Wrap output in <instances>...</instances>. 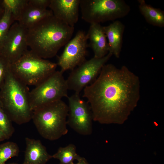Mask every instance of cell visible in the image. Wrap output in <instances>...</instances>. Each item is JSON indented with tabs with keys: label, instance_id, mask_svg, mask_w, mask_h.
<instances>
[{
	"label": "cell",
	"instance_id": "16",
	"mask_svg": "<svg viewBox=\"0 0 164 164\" xmlns=\"http://www.w3.org/2000/svg\"><path fill=\"white\" fill-rule=\"evenodd\" d=\"M53 15L51 10L41 8L28 2L17 22L22 27L28 29L45 18Z\"/></svg>",
	"mask_w": 164,
	"mask_h": 164
},
{
	"label": "cell",
	"instance_id": "27",
	"mask_svg": "<svg viewBox=\"0 0 164 164\" xmlns=\"http://www.w3.org/2000/svg\"><path fill=\"white\" fill-rule=\"evenodd\" d=\"M5 139H7L6 136L5 134L0 130V142Z\"/></svg>",
	"mask_w": 164,
	"mask_h": 164
},
{
	"label": "cell",
	"instance_id": "22",
	"mask_svg": "<svg viewBox=\"0 0 164 164\" xmlns=\"http://www.w3.org/2000/svg\"><path fill=\"white\" fill-rule=\"evenodd\" d=\"M12 122L0 104V130L5 134L7 139L12 136L15 131Z\"/></svg>",
	"mask_w": 164,
	"mask_h": 164
},
{
	"label": "cell",
	"instance_id": "4",
	"mask_svg": "<svg viewBox=\"0 0 164 164\" xmlns=\"http://www.w3.org/2000/svg\"><path fill=\"white\" fill-rule=\"evenodd\" d=\"M68 106L62 100L33 111L32 118L38 132L44 138L56 140L67 134Z\"/></svg>",
	"mask_w": 164,
	"mask_h": 164
},
{
	"label": "cell",
	"instance_id": "19",
	"mask_svg": "<svg viewBox=\"0 0 164 164\" xmlns=\"http://www.w3.org/2000/svg\"><path fill=\"white\" fill-rule=\"evenodd\" d=\"M29 0H3L2 4L4 8L8 9L12 14L14 21L19 20Z\"/></svg>",
	"mask_w": 164,
	"mask_h": 164
},
{
	"label": "cell",
	"instance_id": "12",
	"mask_svg": "<svg viewBox=\"0 0 164 164\" xmlns=\"http://www.w3.org/2000/svg\"><path fill=\"white\" fill-rule=\"evenodd\" d=\"M80 0H51L49 7L53 15L74 27L78 21Z\"/></svg>",
	"mask_w": 164,
	"mask_h": 164
},
{
	"label": "cell",
	"instance_id": "25",
	"mask_svg": "<svg viewBox=\"0 0 164 164\" xmlns=\"http://www.w3.org/2000/svg\"><path fill=\"white\" fill-rule=\"evenodd\" d=\"M78 162L77 163H74L73 162L71 164H89L86 159L83 157H81L78 160Z\"/></svg>",
	"mask_w": 164,
	"mask_h": 164
},
{
	"label": "cell",
	"instance_id": "6",
	"mask_svg": "<svg viewBox=\"0 0 164 164\" xmlns=\"http://www.w3.org/2000/svg\"><path fill=\"white\" fill-rule=\"evenodd\" d=\"M81 18L90 24L124 17L130 11L123 0H80Z\"/></svg>",
	"mask_w": 164,
	"mask_h": 164
},
{
	"label": "cell",
	"instance_id": "21",
	"mask_svg": "<svg viewBox=\"0 0 164 164\" xmlns=\"http://www.w3.org/2000/svg\"><path fill=\"white\" fill-rule=\"evenodd\" d=\"M4 13L0 18V48L1 47L8 33L10 28L14 21L12 14L9 10L4 8Z\"/></svg>",
	"mask_w": 164,
	"mask_h": 164
},
{
	"label": "cell",
	"instance_id": "7",
	"mask_svg": "<svg viewBox=\"0 0 164 164\" xmlns=\"http://www.w3.org/2000/svg\"><path fill=\"white\" fill-rule=\"evenodd\" d=\"M68 89L63 73L56 70L30 91L29 100L33 111L47 104L68 97Z\"/></svg>",
	"mask_w": 164,
	"mask_h": 164
},
{
	"label": "cell",
	"instance_id": "13",
	"mask_svg": "<svg viewBox=\"0 0 164 164\" xmlns=\"http://www.w3.org/2000/svg\"><path fill=\"white\" fill-rule=\"evenodd\" d=\"M87 35L90 41V46L92 49L94 57L101 58L109 52L108 40L103 26L99 23L91 24Z\"/></svg>",
	"mask_w": 164,
	"mask_h": 164
},
{
	"label": "cell",
	"instance_id": "9",
	"mask_svg": "<svg viewBox=\"0 0 164 164\" xmlns=\"http://www.w3.org/2000/svg\"><path fill=\"white\" fill-rule=\"evenodd\" d=\"M67 98V125L80 135H88L91 134L93 118L89 104L81 98L79 94L75 93Z\"/></svg>",
	"mask_w": 164,
	"mask_h": 164
},
{
	"label": "cell",
	"instance_id": "26",
	"mask_svg": "<svg viewBox=\"0 0 164 164\" xmlns=\"http://www.w3.org/2000/svg\"><path fill=\"white\" fill-rule=\"evenodd\" d=\"M4 11V9L2 4V0H0V18L2 15Z\"/></svg>",
	"mask_w": 164,
	"mask_h": 164
},
{
	"label": "cell",
	"instance_id": "2",
	"mask_svg": "<svg viewBox=\"0 0 164 164\" xmlns=\"http://www.w3.org/2000/svg\"><path fill=\"white\" fill-rule=\"evenodd\" d=\"M74 31V27L53 15L27 29V45L30 50L40 57L51 58L70 40Z\"/></svg>",
	"mask_w": 164,
	"mask_h": 164
},
{
	"label": "cell",
	"instance_id": "29",
	"mask_svg": "<svg viewBox=\"0 0 164 164\" xmlns=\"http://www.w3.org/2000/svg\"><path fill=\"white\" fill-rule=\"evenodd\" d=\"M1 55V50L0 48V55Z\"/></svg>",
	"mask_w": 164,
	"mask_h": 164
},
{
	"label": "cell",
	"instance_id": "3",
	"mask_svg": "<svg viewBox=\"0 0 164 164\" xmlns=\"http://www.w3.org/2000/svg\"><path fill=\"white\" fill-rule=\"evenodd\" d=\"M2 89L0 104L12 121L21 125L32 120L33 111L29 88L14 76L9 68Z\"/></svg>",
	"mask_w": 164,
	"mask_h": 164
},
{
	"label": "cell",
	"instance_id": "11",
	"mask_svg": "<svg viewBox=\"0 0 164 164\" xmlns=\"http://www.w3.org/2000/svg\"><path fill=\"white\" fill-rule=\"evenodd\" d=\"M27 29L18 22L13 23L1 48V55L10 64L19 59L28 50Z\"/></svg>",
	"mask_w": 164,
	"mask_h": 164
},
{
	"label": "cell",
	"instance_id": "23",
	"mask_svg": "<svg viewBox=\"0 0 164 164\" xmlns=\"http://www.w3.org/2000/svg\"><path fill=\"white\" fill-rule=\"evenodd\" d=\"M10 63L2 55H0V85L3 80L5 79L9 69Z\"/></svg>",
	"mask_w": 164,
	"mask_h": 164
},
{
	"label": "cell",
	"instance_id": "24",
	"mask_svg": "<svg viewBox=\"0 0 164 164\" xmlns=\"http://www.w3.org/2000/svg\"><path fill=\"white\" fill-rule=\"evenodd\" d=\"M51 0H29L28 2L36 6L47 9L49 7Z\"/></svg>",
	"mask_w": 164,
	"mask_h": 164
},
{
	"label": "cell",
	"instance_id": "1",
	"mask_svg": "<svg viewBox=\"0 0 164 164\" xmlns=\"http://www.w3.org/2000/svg\"><path fill=\"white\" fill-rule=\"evenodd\" d=\"M139 77L125 66L105 64L98 76L84 89L93 120L122 124L136 107L140 97Z\"/></svg>",
	"mask_w": 164,
	"mask_h": 164
},
{
	"label": "cell",
	"instance_id": "20",
	"mask_svg": "<svg viewBox=\"0 0 164 164\" xmlns=\"http://www.w3.org/2000/svg\"><path fill=\"white\" fill-rule=\"evenodd\" d=\"M19 149L17 144L12 142H7L0 144V164H5L9 159L17 156Z\"/></svg>",
	"mask_w": 164,
	"mask_h": 164
},
{
	"label": "cell",
	"instance_id": "15",
	"mask_svg": "<svg viewBox=\"0 0 164 164\" xmlns=\"http://www.w3.org/2000/svg\"><path fill=\"white\" fill-rule=\"evenodd\" d=\"M108 40L109 52L118 58L121 50L125 26L120 21L116 20L109 25L103 26Z\"/></svg>",
	"mask_w": 164,
	"mask_h": 164
},
{
	"label": "cell",
	"instance_id": "5",
	"mask_svg": "<svg viewBox=\"0 0 164 164\" xmlns=\"http://www.w3.org/2000/svg\"><path fill=\"white\" fill-rule=\"evenodd\" d=\"M57 65L27 50L19 59L10 64L9 68L14 76L25 84L36 86L55 71Z\"/></svg>",
	"mask_w": 164,
	"mask_h": 164
},
{
	"label": "cell",
	"instance_id": "17",
	"mask_svg": "<svg viewBox=\"0 0 164 164\" xmlns=\"http://www.w3.org/2000/svg\"><path fill=\"white\" fill-rule=\"evenodd\" d=\"M139 9L147 22L152 26H164V12L147 4L144 0H139Z\"/></svg>",
	"mask_w": 164,
	"mask_h": 164
},
{
	"label": "cell",
	"instance_id": "18",
	"mask_svg": "<svg viewBox=\"0 0 164 164\" xmlns=\"http://www.w3.org/2000/svg\"><path fill=\"white\" fill-rule=\"evenodd\" d=\"M75 145L70 144L65 147H60L52 158L59 160V164H71L75 160H78L81 156L76 152Z\"/></svg>",
	"mask_w": 164,
	"mask_h": 164
},
{
	"label": "cell",
	"instance_id": "28",
	"mask_svg": "<svg viewBox=\"0 0 164 164\" xmlns=\"http://www.w3.org/2000/svg\"><path fill=\"white\" fill-rule=\"evenodd\" d=\"M5 164H20L17 163L16 162H11V163H5Z\"/></svg>",
	"mask_w": 164,
	"mask_h": 164
},
{
	"label": "cell",
	"instance_id": "14",
	"mask_svg": "<svg viewBox=\"0 0 164 164\" xmlns=\"http://www.w3.org/2000/svg\"><path fill=\"white\" fill-rule=\"evenodd\" d=\"M26 145L24 159L21 164H46L52 158L40 140L25 138Z\"/></svg>",
	"mask_w": 164,
	"mask_h": 164
},
{
	"label": "cell",
	"instance_id": "10",
	"mask_svg": "<svg viewBox=\"0 0 164 164\" xmlns=\"http://www.w3.org/2000/svg\"><path fill=\"white\" fill-rule=\"evenodd\" d=\"M87 40V34L83 31L79 30L66 44L57 63L60 67L61 71L63 73L72 70L86 60Z\"/></svg>",
	"mask_w": 164,
	"mask_h": 164
},
{
	"label": "cell",
	"instance_id": "8",
	"mask_svg": "<svg viewBox=\"0 0 164 164\" xmlns=\"http://www.w3.org/2000/svg\"><path fill=\"white\" fill-rule=\"evenodd\" d=\"M112 55L109 52L101 58L94 57L85 60L72 70L66 80L68 90L79 94L82 90L94 80L102 67Z\"/></svg>",
	"mask_w": 164,
	"mask_h": 164
}]
</instances>
